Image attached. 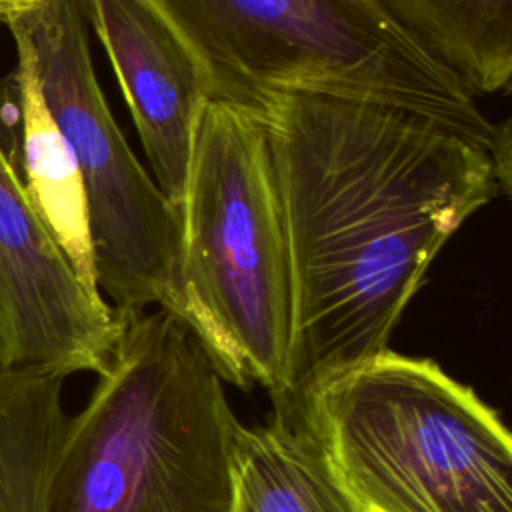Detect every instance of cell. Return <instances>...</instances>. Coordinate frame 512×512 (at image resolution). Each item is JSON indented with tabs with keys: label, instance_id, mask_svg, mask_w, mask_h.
<instances>
[{
	"label": "cell",
	"instance_id": "6da1fadb",
	"mask_svg": "<svg viewBox=\"0 0 512 512\" xmlns=\"http://www.w3.org/2000/svg\"><path fill=\"white\" fill-rule=\"evenodd\" d=\"M250 114L268 138L292 292L274 414L296 420L316 388L388 350L442 246L510 176L460 130L374 98L276 92Z\"/></svg>",
	"mask_w": 512,
	"mask_h": 512
},
{
	"label": "cell",
	"instance_id": "7a4b0ae2",
	"mask_svg": "<svg viewBox=\"0 0 512 512\" xmlns=\"http://www.w3.org/2000/svg\"><path fill=\"white\" fill-rule=\"evenodd\" d=\"M68 426L46 512H232L242 426L192 324L156 306L122 320Z\"/></svg>",
	"mask_w": 512,
	"mask_h": 512
},
{
	"label": "cell",
	"instance_id": "3957f363",
	"mask_svg": "<svg viewBox=\"0 0 512 512\" xmlns=\"http://www.w3.org/2000/svg\"><path fill=\"white\" fill-rule=\"evenodd\" d=\"M200 64L210 98L254 112L276 92H330L424 112L510 156L466 86L376 0H146Z\"/></svg>",
	"mask_w": 512,
	"mask_h": 512
},
{
	"label": "cell",
	"instance_id": "277c9868",
	"mask_svg": "<svg viewBox=\"0 0 512 512\" xmlns=\"http://www.w3.org/2000/svg\"><path fill=\"white\" fill-rule=\"evenodd\" d=\"M300 420L364 512H512V438L434 360L390 350L330 378Z\"/></svg>",
	"mask_w": 512,
	"mask_h": 512
},
{
	"label": "cell",
	"instance_id": "5b68a950",
	"mask_svg": "<svg viewBox=\"0 0 512 512\" xmlns=\"http://www.w3.org/2000/svg\"><path fill=\"white\" fill-rule=\"evenodd\" d=\"M180 304L226 382L286 388L292 292L272 158L262 122L210 100L180 208Z\"/></svg>",
	"mask_w": 512,
	"mask_h": 512
},
{
	"label": "cell",
	"instance_id": "8992f818",
	"mask_svg": "<svg viewBox=\"0 0 512 512\" xmlns=\"http://www.w3.org/2000/svg\"><path fill=\"white\" fill-rule=\"evenodd\" d=\"M36 64L42 96L70 144L88 208L94 278L118 318L180 304V210L120 132L98 84L82 0H40L2 20Z\"/></svg>",
	"mask_w": 512,
	"mask_h": 512
},
{
	"label": "cell",
	"instance_id": "52a82bcc",
	"mask_svg": "<svg viewBox=\"0 0 512 512\" xmlns=\"http://www.w3.org/2000/svg\"><path fill=\"white\" fill-rule=\"evenodd\" d=\"M122 324L48 232L0 146V366L100 374Z\"/></svg>",
	"mask_w": 512,
	"mask_h": 512
},
{
	"label": "cell",
	"instance_id": "ba28073f",
	"mask_svg": "<svg viewBox=\"0 0 512 512\" xmlns=\"http://www.w3.org/2000/svg\"><path fill=\"white\" fill-rule=\"evenodd\" d=\"M132 114L152 178L178 210L210 90L188 46L146 0H82Z\"/></svg>",
	"mask_w": 512,
	"mask_h": 512
},
{
	"label": "cell",
	"instance_id": "9c48e42d",
	"mask_svg": "<svg viewBox=\"0 0 512 512\" xmlns=\"http://www.w3.org/2000/svg\"><path fill=\"white\" fill-rule=\"evenodd\" d=\"M12 38L16 66L0 80V132H8V142L0 146L48 232L80 278L98 290L80 170L46 106L28 44L20 36Z\"/></svg>",
	"mask_w": 512,
	"mask_h": 512
},
{
	"label": "cell",
	"instance_id": "30bf717a",
	"mask_svg": "<svg viewBox=\"0 0 512 512\" xmlns=\"http://www.w3.org/2000/svg\"><path fill=\"white\" fill-rule=\"evenodd\" d=\"M232 512H364L312 432L292 418L240 426Z\"/></svg>",
	"mask_w": 512,
	"mask_h": 512
},
{
	"label": "cell",
	"instance_id": "8fae6325",
	"mask_svg": "<svg viewBox=\"0 0 512 512\" xmlns=\"http://www.w3.org/2000/svg\"><path fill=\"white\" fill-rule=\"evenodd\" d=\"M64 380L60 372L0 366V512H46L68 426Z\"/></svg>",
	"mask_w": 512,
	"mask_h": 512
},
{
	"label": "cell",
	"instance_id": "7c38bea8",
	"mask_svg": "<svg viewBox=\"0 0 512 512\" xmlns=\"http://www.w3.org/2000/svg\"><path fill=\"white\" fill-rule=\"evenodd\" d=\"M466 90L502 92L512 76V0H376Z\"/></svg>",
	"mask_w": 512,
	"mask_h": 512
},
{
	"label": "cell",
	"instance_id": "4fadbf2b",
	"mask_svg": "<svg viewBox=\"0 0 512 512\" xmlns=\"http://www.w3.org/2000/svg\"><path fill=\"white\" fill-rule=\"evenodd\" d=\"M36 2H24V0H0V20H4L6 16L14 14V12H20L28 6H32Z\"/></svg>",
	"mask_w": 512,
	"mask_h": 512
},
{
	"label": "cell",
	"instance_id": "5bb4252c",
	"mask_svg": "<svg viewBox=\"0 0 512 512\" xmlns=\"http://www.w3.org/2000/svg\"><path fill=\"white\" fill-rule=\"evenodd\" d=\"M24 2H40V0H24Z\"/></svg>",
	"mask_w": 512,
	"mask_h": 512
}]
</instances>
